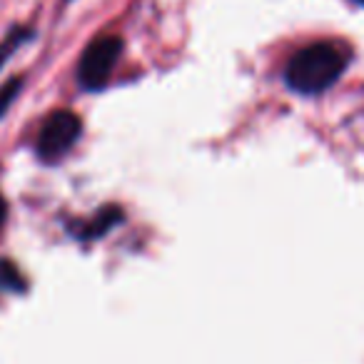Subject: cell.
Here are the masks:
<instances>
[{
	"instance_id": "8",
	"label": "cell",
	"mask_w": 364,
	"mask_h": 364,
	"mask_svg": "<svg viewBox=\"0 0 364 364\" xmlns=\"http://www.w3.org/2000/svg\"><path fill=\"white\" fill-rule=\"evenodd\" d=\"M6 220H8V203H6V198L0 195V228L6 225Z\"/></svg>"
},
{
	"instance_id": "6",
	"label": "cell",
	"mask_w": 364,
	"mask_h": 364,
	"mask_svg": "<svg viewBox=\"0 0 364 364\" xmlns=\"http://www.w3.org/2000/svg\"><path fill=\"white\" fill-rule=\"evenodd\" d=\"M0 289L6 292H26L28 279L11 259H0Z\"/></svg>"
},
{
	"instance_id": "9",
	"label": "cell",
	"mask_w": 364,
	"mask_h": 364,
	"mask_svg": "<svg viewBox=\"0 0 364 364\" xmlns=\"http://www.w3.org/2000/svg\"><path fill=\"white\" fill-rule=\"evenodd\" d=\"M354 3H357V6H362V8H364V0H354Z\"/></svg>"
},
{
	"instance_id": "5",
	"label": "cell",
	"mask_w": 364,
	"mask_h": 364,
	"mask_svg": "<svg viewBox=\"0 0 364 364\" xmlns=\"http://www.w3.org/2000/svg\"><path fill=\"white\" fill-rule=\"evenodd\" d=\"M28 41H33V31L31 28H21V26L13 28L6 41H0V70L6 68V63L11 60L13 53H18V48H23Z\"/></svg>"
},
{
	"instance_id": "4",
	"label": "cell",
	"mask_w": 364,
	"mask_h": 364,
	"mask_svg": "<svg viewBox=\"0 0 364 364\" xmlns=\"http://www.w3.org/2000/svg\"><path fill=\"white\" fill-rule=\"evenodd\" d=\"M122 210L120 208H102L90 223H80L77 228H73V235L80 240H95V237H102L105 232H110L115 225L122 223Z\"/></svg>"
},
{
	"instance_id": "2",
	"label": "cell",
	"mask_w": 364,
	"mask_h": 364,
	"mask_svg": "<svg viewBox=\"0 0 364 364\" xmlns=\"http://www.w3.org/2000/svg\"><path fill=\"white\" fill-rule=\"evenodd\" d=\"M122 55V38L120 36H100L90 41V46L82 50L77 63V82L82 90H102L115 70L117 60Z\"/></svg>"
},
{
	"instance_id": "3",
	"label": "cell",
	"mask_w": 364,
	"mask_h": 364,
	"mask_svg": "<svg viewBox=\"0 0 364 364\" xmlns=\"http://www.w3.org/2000/svg\"><path fill=\"white\" fill-rule=\"evenodd\" d=\"M82 135V120L73 110H55L46 117L36 140V152L43 162H60Z\"/></svg>"
},
{
	"instance_id": "1",
	"label": "cell",
	"mask_w": 364,
	"mask_h": 364,
	"mask_svg": "<svg viewBox=\"0 0 364 364\" xmlns=\"http://www.w3.org/2000/svg\"><path fill=\"white\" fill-rule=\"evenodd\" d=\"M349 58L352 50L339 41H319L304 46L289 58L284 68V85L297 95H319L344 75Z\"/></svg>"
},
{
	"instance_id": "7",
	"label": "cell",
	"mask_w": 364,
	"mask_h": 364,
	"mask_svg": "<svg viewBox=\"0 0 364 364\" xmlns=\"http://www.w3.org/2000/svg\"><path fill=\"white\" fill-rule=\"evenodd\" d=\"M23 85H26V75H18V77H11L6 85L0 87V120L6 117V112L11 110V105L16 102V97L21 95Z\"/></svg>"
}]
</instances>
